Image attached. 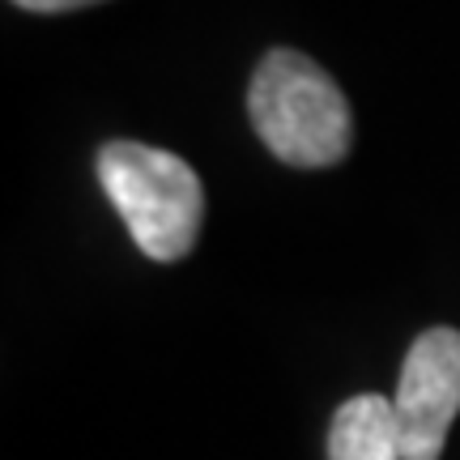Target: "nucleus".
Returning a JSON list of instances; mask_svg holds the SVG:
<instances>
[{"label": "nucleus", "instance_id": "nucleus-1", "mask_svg": "<svg viewBox=\"0 0 460 460\" xmlns=\"http://www.w3.org/2000/svg\"><path fill=\"white\" fill-rule=\"evenodd\" d=\"M247 111L273 149L290 166H332L349 154V102L324 68L298 51H269L252 77Z\"/></svg>", "mask_w": 460, "mask_h": 460}, {"label": "nucleus", "instance_id": "nucleus-2", "mask_svg": "<svg viewBox=\"0 0 460 460\" xmlns=\"http://www.w3.org/2000/svg\"><path fill=\"white\" fill-rule=\"evenodd\" d=\"M99 183L149 261H183L205 222V188L171 149L111 141L99 149Z\"/></svg>", "mask_w": 460, "mask_h": 460}, {"label": "nucleus", "instance_id": "nucleus-3", "mask_svg": "<svg viewBox=\"0 0 460 460\" xmlns=\"http://www.w3.org/2000/svg\"><path fill=\"white\" fill-rule=\"evenodd\" d=\"M405 460H439L460 413V332L430 329L410 345L393 396Z\"/></svg>", "mask_w": 460, "mask_h": 460}, {"label": "nucleus", "instance_id": "nucleus-4", "mask_svg": "<svg viewBox=\"0 0 460 460\" xmlns=\"http://www.w3.org/2000/svg\"><path fill=\"white\" fill-rule=\"evenodd\" d=\"M329 460H405L393 401L376 393L345 401L329 430Z\"/></svg>", "mask_w": 460, "mask_h": 460}, {"label": "nucleus", "instance_id": "nucleus-5", "mask_svg": "<svg viewBox=\"0 0 460 460\" xmlns=\"http://www.w3.org/2000/svg\"><path fill=\"white\" fill-rule=\"evenodd\" d=\"M17 9H31V13H68V9H85V4H99V0H13Z\"/></svg>", "mask_w": 460, "mask_h": 460}]
</instances>
